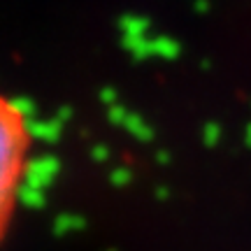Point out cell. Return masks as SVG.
<instances>
[{
  "instance_id": "6da1fadb",
  "label": "cell",
  "mask_w": 251,
  "mask_h": 251,
  "mask_svg": "<svg viewBox=\"0 0 251 251\" xmlns=\"http://www.w3.org/2000/svg\"><path fill=\"white\" fill-rule=\"evenodd\" d=\"M56 175H58V161H56L54 156H40V158L28 163L24 184H30V186L45 191L54 181Z\"/></svg>"
},
{
  "instance_id": "7a4b0ae2",
  "label": "cell",
  "mask_w": 251,
  "mask_h": 251,
  "mask_svg": "<svg viewBox=\"0 0 251 251\" xmlns=\"http://www.w3.org/2000/svg\"><path fill=\"white\" fill-rule=\"evenodd\" d=\"M121 35H124V45L128 51H133L137 45H142L149 40V24L144 19L128 17L121 21Z\"/></svg>"
},
{
  "instance_id": "3957f363",
  "label": "cell",
  "mask_w": 251,
  "mask_h": 251,
  "mask_svg": "<svg viewBox=\"0 0 251 251\" xmlns=\"http://www.w3.org/2000/svg\"><path fill=\"white\" fill-rule=\"evenodd\" d=\"M26 128L33 137L42 140V142H54L61 137V121H33L30 119Z\"/></svg>"
},
{
  "instance_id": "277c9868",
  "label": "cell",
  "mask_w": 251,
  "mask_h": 251,
  "mask_svg": "<svg viewBox=\"0 0 251 251\" xmlns=\"http://www.w3.org/2000/svg\"><path fill=\"white\" fill-rule=\"evenodd\" d=\"M151 56H158V58H177L179 56V45L172 37H153Z\"/></svg>"
},
{
  "instance_id": "5b68a950",
  "label": "cell",
  "mask_w": 251,
  "mask_h": 251,
  "mask_svg": "<svg viewBox=\"0 0 251 251\" xmlns=\"http://www.w3.org/2000/svg\"><path fill=\"white\" fill-rule=\"evenodd\" d=\"M19 200H21V205L30 207V209H37V207L45 205V191L30 186V184H21L19 186Z\"/></svg>"
},
{
  "instance_id": "8992f818",
  "label": "cell",
  "mask_w": 251,
  "mask_h": 251,
  "mask_svg": "<svg viewBox=\"0 0 251 251\" xmlns=\"http://www.w3.org/2000/svg\"><path fill=\"white\" fill-rule=\"evenodd\" d=\"M124 130H128L130 135H135L137 140H149L151 137V130H149V126L142 121V117H137V114H128V119L124 121L121 126Z\"/></svg>"
},
{
  "instance_id": "52a82bcc",
  "label": "cell",
  "mask_w": 251,
  "mask_h": 251,
  "mask_svg": "<svg viewBox=\"0 0 251 251\" xmlns=\"http://www.w3.org/2000/svg\"><path fill=\"white\" fill-rule=\"evenodd\" d=\"M84 221H81L79 216H72V214H63L58 216L54 221V230L58 235H65V233H72V230H79Z\"/></svg>"
},
{
  "instance_id": "ba28073f",
  "label": "cell",
  "mask_w": 251,
  "mask_h": 251,
  "mask_svg": "<svg viewBox=\"0 0 251 251\" xmlns=\"http://www.w3.org/2000/svg\"><path fill=\"white\" fill-rule=\"evenodd\" d=\"M9 109L17 114L19 119H28L30 121V117L35 114V105L30 102L28 98H14V100H9Z\"/></svg>"
},
{
  "instance_id": "9c48e42d",
  "label": "cell",
  "mask_w": 251,
  "mask_h": 251,
  "mask_svg": "<svg viewBox=\"0 0 251 251\" xmlns=\"http://www.w3.org/2000/svg\"><path fill=\"white\" fill-rule=\"evenodd\" d=\"M221 137H224V130L216 124H209L205 128V133H202V140H205L207 147H216V144L221 142Z\"/></svg>"
},
{
  "instance_id": "30bf717a",
  "label": "cell",
  "mask_w": 251,
  "mask_h": 251,
  "mask_svg": "<svg viewBox=\"0 0 251 251\" xmlns=\"http://www.w3.org/2000/svg\"><path fill=\"white\" fill-rule=\"evenodd\" d=\"M109 179H112V184H114V186H126V184L130 181V172L119 168V170H114L112 175H109Z\"/></svg>"
},
{
  "instance_id": "8fae6325",
  "label": "cell",
  "mask_w": 251,
  "mask_h": 251,
  "mask_svg": "<svg viewBox=\"0 0 251 251\" xmlns=\"http://www.w3.org/2000/svg\"><path fill=\"white\" fill-rule=\"evenodd\" d=\"M91 156H96L98 161H105V156H107V151H105V147H98V149H93V153Z\"/></svg>"
},
{
  "instance_id": "7c38bea8",
  "label": "cell",
  "mask_w": 251,
  "mask_h": 251,
  "mask_svg": "<svg viewBox=\"0 0 251 251\" xmlns=\"http://www.w3.org/2000/svg\"><path fill=\"white\" fill-rule=\"evenodd\" d=\"M244 142H247V147L251 149V124H249V128H247V135H244Z\"/></svg>"
}]
</instances>
